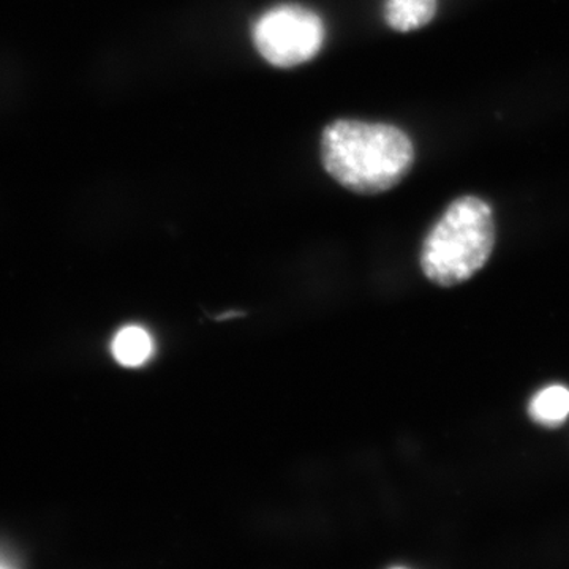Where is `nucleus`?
I'll return each mask as SVG.
<instances>
[{
  "instance_id": "nucleus-1",
  "label": "nucleus",
  "mask_w": 569,
  "mask_h": 569,
  "mask_svg": "<svg viewBox=\"0 0 569 569\" xmlns=\"http://www.w3.org/2000/svg\"><path fill=\"white\" fill-rule=\"evenodd\" d=\"M321 162L350 192L377 194L406 179L415 163V148L395 126L340 119L321 134Z\"/></svg>"
},
{
  "instance_id": "nucleus-2",
  "label": "nucleus",
  "mask_w": 569,
  "mask_h": 569,
  "mask_svg": "<svg viewBox=\"0 0 569 569\" xmlns=\"http://www.w3.org/2000/svg\"><path fill=\"white\" fill-rule=\"evenodd\" d=\"M493 246L496 222L490 206L481 198H459L427 234L421 252L422 272L430 282L455 287L488 263Z\"/></svg>"
},
{
  "instance_id": "nucleus-3",
  "label": "nucleus",
  "mask_w": 569,
  "mask_h": 569,
  "mask_svg": "<svg viewBox=\"0 0 569 569\" xmlns=\"http://www.w3.org/2000/svg\"><path fill=\"white\" fill-rule=\"evenodd\" d=\"M252 36L264 61L279 69H291L312 61L320 52L325 26L316 11L283 3L258 18Z\"/></svg>"
},
{
  "instance_id": "nucleus-4",
  "label": "nucleus",
  "mask_w": 569,
  "mask_h": 569,
  "mask_svg": "<svg viewBox=\"0 0 569 569\" xmlns=\"http://www.w3.org/2000/svg\"><path fill=\"white\" fill-rule=\"evenodd\" d=\"M438 0H387L385 21L397 32L425 28L436 18Z\"/></svg>"
},
{
  "instance_id": "nucleus-5",
  "label": "nucleus",
  "mask_w": 569,
  "mask_h": 569,
  "mask_svg": "<svg viewBox=\"0 0 569 569\" xmlns=\"http://www.w3.org/2000/svg\"><path fill=\"white\" fill-rule=\"evenodd\" d=\"M152 353V337L141 326H126L112 340V356L123 367L146 365Z\"/></svg>"
},
{
  "instance_id": "nucleus-6",
  "label": "nucleus",
  "mask_w": 569,
  "mask_h": 569,
  "mask_svg": "<svg viewBox=\"0 0 569 569\" xmlns=\"http://www.w3.org/2000/svg\"><path fill=\"white\" fill-rule=\"evenodd\" d=\"M530 417L545 427H559L569 417V389L552 385L541 389L530 402Z\"/></svg>"
},
{
  "instance_id": "nucleus-7",
  "label": "nucleus",
  "mask_w": 569,
  "mask_h": 569,
  "mask_svg": "<svg viewBox=\"0 0 569 569\" xmlns=\"http://www.w3.org/2000/svg\"><path fill=\"white\" fill-rule=\"evenodd\" d=\"M17 567H18V565L14 563V560L11 559L9 553L3 552V550H0V569L17 568Z\"/></svg>"
}]
</instances>
